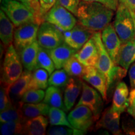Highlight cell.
Masks as SVG:
<instances>
[{
	"label": "cell",
	"mask_w": 135,
	"mask_h": 135,
	"mask_svg": "<svg viewBox=\"0 0 135 135\" xmlns=\"http://www.w3.org/2000/svg\"><path fill=\"white\" fill-rule=\"evenodd\" d=\"M114 11L99 3L81 0L76 16L78 23L96 32L110 24Z\"/></svg>",
	"instance_id": "obj_1"
},
{
	"label": "cell",
	"mask_w": 135,
	"mask_h": 135,
	"mask_svg": "<svg viewBox=\"0 0 135 135\" xmlns=\"http://www.w3.org/2000/svg\"><path fill=\"white\" fill-rule=\"evenodd\" d=\"M23 64L19 53L11 44L6 48L3 63V71L1 83L9 90L11 85L23 73Z\"/></svg>",
	"instance_id": "obj_2"
},
{
	"label": "cell",
	"mask_w": 135,
	"mask_h": 135,
	"mask_svg": "<svg viewBox=\"0 0 135 135\" xmlns=\"http://www.w3.org/2000/svg\"><path fill=\"white\" fill-rule=\"evenodd\" d=\"M116 11L113 26L121 44L134 39L135 26L131 10L119 3Z\"/></svg>",
	"instance_id": "obj_3"
},
{
	"label": "cell",
	"mask_w": 135,
	"mask_h": 135,
	"mask_svg": "<svg viewBox=\"0 0 135 135\" xmlns=\"http://www.w3.org/2000/svg\"><path fill=\"white\" fill-rule=\"evenodd\" d=\"M1 9L4 11L16 28L25 23H36L32 11L20 1L1 0Z\"/></svg>",
	"instance_id": "obj_4"
},
{
	"label": "cell",
	"mask_w": 135,
	"mask_h": 135,
	"mask_svg": "<svg viewBox=\"0 0 135 135\" xmlns=\"http://www.w3.org/2000/svg\"><path fill=\"white\" fill-rule=\"evenodd\" d=\"M93 38L97 45L98 53V59L96 67L105 77L107 81L108 92L112 85L113 78L115 71L116 65L114 63L113 61L112 60L103 43L101 39V31H96L93 35Z\"/></svg>",
	"instance_id": "obj_5"
},
{
	"label": "cell",
	"mask_w": 135,
	"mask_h": 135,
	"mask_svg": "<svg viewBox=\"0 0 135 135\" xmlns=\"http://www.w3.org/2000/svg\"><path fill=\"white\" fill-rule=\"evenodd\" d=\"M44 20L54 25L63 32L71 30L78 23L76 16L58 1L46 13Z\"/></svg>",
	"instance_id": "obj_6"
},
{
	"label": "cell",
	"mask_w": 135,
	"mask_h": 135,
	"mask_svg": "<svg viewBox=\"0 0 135 135\" xmlns=\"http://www.w3.org/2000/svg\"><path fill=\"white\" fill-rule=\"evenodd\" d=\"M37 41L40 46L52 50L64 43L63 33L54 25L44 21L40 25Z\"/></svg>",
	"instance_id": "obj_7"
},
{
	"label": "cell",
	"mask_w": 135,
	"mask_h": 135,
	"mask_svg": "<svg viewBox=\"0 0 135 135\" xmlns=\"http://www.w3.org/2000/svg\"><path fill=\"white\" fill-rule=\"evenodd\" d=\"M40 25L31 22L16 27L14 32L13 45L18 53L26 46L37 41Z\"/></svg>",
	"instance_id": "obj_8"
},
{
	"label": "cell",
	"mask_w": 135,
	"mask_h": 135,
	"mask_svg": "<svg viewBox=\"0 0 135 135\" xmlns=\"http://www.w3.org/2000/svg\"><path fill=\"white\" fill-rule=\"evenodd\" d=\"M68 117L73 128L86 133L98 121L93 111L84 105L76 106Z\"/></svg>",
	"instance_id": "obj_9"
},
{
	"label": "cell",
	"mask_w": 135,
	"mask_h": 135,
	"mask_svg": "<svg viewBox=\"0 0 135 135\" xmlns=\"http://www.w3.org/2000/svg\"><path fill=\"white\" fill-rule=\"evenodd\" d=\"M80 105L88 106L98 119L103 108V98L94 88L82 81L81 95L76 104V106Z\"/></svg>",
	"instance_id": "obj_10"
},
{
	"label": "cell",
	"mask_w": 135,
	"mask_h": 135,
	"mask_svg": "<svg viewBox=\"0 0 135 135\" xmlns=\"http://www.w3.org/2000/svg\"><path fill=\"white\" fill-rule=\"evenodd\" d=\"M63 33L64 42L71 48L80 50L95 32L77 23L71 30Z\"/></svg>",
	"instance_id": "obj_11"
},
{
	"label": "cell",
	"mask_w": 135,
	"mask_h": 135,
	"mask_svg": "<svg viewBox=\"0 0 135 135\" xmlns=\"http://www.w3.org/2000/svg\"><path fill=\"white\" fill-rule=\"evenodd\" d=\"M101 39L106 51L114 63L118 65V55L121 42L114 30L113 25L110 23L101 31Z\"/></svg>",
	"instance_id": "obj_12"
},
{
	"label": "cell",
	"mask_w": 135,
	"mask_h": 135,
	"mask_svg": "<svg viewBox=\"0 0 135 135\" xmlns=\"http://www.w3.org/2000/svg\"><path fill=\"white\" fill-rule=\"evenodd\" d=\"M121 113L114 110L112 107L106 109L98 121H97L95 128H103L110 131L112 134H121L120 129Z\"/></svg>",
	"instance_id": "obj_13"
},
{
	"label": "cell",
	"mask_w": 135,
	"mask_h": 135,
	"mask_svg": "<svg viewBox=\"0 0 135 135\" xmlns=\"http://www.w3.org/2000/svg\"><path fill=\"white\" fill-rule=\"evenodd\" d=\"M83 79L101 94L104 101L108 99V85L105 77L96 66H87Z\"/></svg>",
	"instance_id": "obj_14"
},
{
	"label": "cell",
	"mask_w": 135,
	"mask_h": 135,
	"mask_svg": "<svg viewBox=\"0 0 135 135\" xmlns=\"http://www.w3.org/2000/svg\"><path fill=\"white\" fill-rule=\"evenodd\" d=\"M32 71L25 70L19 78L10 87L9 93L13 103L21 101L25 93L30 89Z\"/></svg>",
	"instance_id": "obj_15"
},
{
	"label": "cell",
	"mask_w": 135,
	"mask_h": 135,
	"mask_svg": "<svg viewBox=\"0 0 135 135\" xmlns=\"http://www.w3.org/2000/svg\"><path fill=\"white\" fill-rule=\"evenodd\" d=\"M75 56L86 66H96L98 59V53L93 36L78 51Z\"/></svg>",
	"instance_id": "obj_16"
},
{
	"label": "cell",
	"mask_w": 135,
	"mask_h": 135,
	"mask_svg": "<svg viewBox=\"0 0 135 135\" xmlns=\"http://www.w3.org/2000/svg\"><path fill=\"white\" fill-rule=\"evenodd\" d=\"M129 89L125 83H118L114 91L112 108L121 113L127 111L129 105Z\"/></svg>",
	"instance_id": "obj_17"
},
{
	"label": "cell",
	"mask_w": 135,
	"mask_h": 135,
	"mask_svg": "<svg viewBox=\"0 0 135 135\" xmlns=\"http://www.w3.org/2000/svg\"><path fill=\"white\" fill-rule=\"evenodd\" d=\"M49 123L46 116L41 115L27 119L23 123L22 134L44 135L46 134Z\"/></svg>",
	"instance_id": "obj_18"
},
{
	"label": "cell",
	"mask_w": 135,
	"mask_h": 135,
	"mask_svg": "<svg viewBox=\"0 0 135 135\" xmlns=\"http://www.w3.org/2000/svg\"><path fill=\"white\" fill-rule=\"evenodd\" d=\"M56 70L63 68L66 62L74 56L78 50L71 48L64 42L56 48L48 50Z\"/></svg>",
	"instance_id": "obj_19"
},
{
	"label": "cell",
	"mask_w": 135,
	"mask_h": 135,
	"mask_svg": "<svg viewBox=\"0 0 135 135\" xmlns=\"http://www.w3.org/2000/svg\"><path fill=\"white\" fill-rule=\"evenodd\" d=\"M82 88V81L78 78H70L64 91V103L68 112L75 104Z\"/></svg>",
	"instance_id": "obj_20"
},
{
	"label": "cell",
	"mask_w": 135,
	"mask_h": 135,
	"mask_svg": "<svg viewBox=\"0 0 135 135\" xmlns=\"http://www.w3.org/2000/svg\"><path fill=\"white\" fill-rule=\"evenodd\" d=\"M40 45L35 41L25 48L19 53L22 64L25 70L33 71L38 67V54Z\"/></svg>",
	"instance_id": "obj_21"
},
{
	"label": "cell",
	"mask_w": 135,
	"mask_h": 135,
	"mask_svg": "<svg viewBox=\"0 0 135 135\" xmlns=\"http://www.w3.org/2000/svg\"><path fill=\"white\" fill-rule=\"evenodd\" d=\"M15 26L4 11H0V38L5 48L12 44Z\"/></svg>",
	"instance_id": "obj_22"
},
{
	"label": "cell",
	"mask_w": 135,
	"mask_h": 135,
	"mask_svg": "<svg viewBox=\"0 0 135 135\" xmlns=\"http://www.w3.org/2000/svg\"><path fill=\"white\" fill-rule=\"evenodd\" d=\"M135 62V38L121 44L118 59V65L128 70Z\"/></svg>",
	"instance_id": "obj_23"
},
{
	"label": "cell",
	"mask_w": 135,
	"mask_h": 135,
	"mask_svg": "<svg viewBox=\"0 0 135 135\" xmlns=\"http://www.w3.org/2000/svg\"><path fill=\"white\" fill-rule=\"evenodd\" d=\"M43 103L48 104L50 107L58 108L66 111L64 97H63L62 93V89L60 88L53 86H50L47 88Z\"/></svg>",
	"instance_id": "obj_24"
},
{
	"label": "cell",
	"mask_w": 135,
	"mask_h": 135,
	"mask_svg": "<svg viewBox=\"0 0 135 135\" xmlns=\"http://www.w3.org/2000/svg\"><path fill=\"white\" fill-rule=\"evenodd\" d=\"M50 106L45 103H23L21 107L22 113L25 121L36 116H48Z\"/></svg>",
	"instance_id": "obj_25"
},
{
	"label": "cell",
	"mask_w": 135,
	"mask_h": 135,
	"mask_svg": "<svg viewBox=\"0 0 135 135\" xmlns=\"http://www.w3.org/2000/svg\"><path fill=\"white\" fill-rule=\"evenodd\" d=\"M23 103H24L20 101L13 103L12 106L5 110L1 111L0 114V122L21 121L24 123L25 121L21 111V107Z\"/></svg>",
	"instance_id": "obj_26"
},
{
	"label": "cell",
	"mask_w": 135,
	"mask_h": 135,
	"mask_svg": "<svg viewBox=\"0 0 135 135\" xmlns=\"http://www.w3.org/2000/svg\"><path fill=\"white\" fill-rule=\"evenodd\" d=\"M49 73L46 70L37 68L32 71V78L30 85V89H46L49 86Z\"/></svg>",
	"instance_id": "obj_27"
},
{
	"label": "cell",
	"mask_w": 135,
	"mask_h": 135,
	"mask_svg": "<svg viewBox=\"0 0 135 135\" xmlns=\"http://www.w3.org/2000/svg\"><path fill=\"white\" fill-rule=\"evenodd\" d=\"M86 67L74 55L66 62L63 69L70 76L83 78L86 73Z\"/></svg>",
	"instance_id": "obj_28"
},
{
	"label": "cell",
	"mask_w": 135,
	"mask_h": 135,
	"mask_svg": "<svg viewBox=\"0 0 135 135\" xmlns=\"http://www.w3.org/2000/svg\"><path fill=\"white\" fill-rule=\"evenodd\" d=\"M66 111L58 108L50 107L48 114L49 123L51 126H67L73 128Z\"/></svg>",
	"instance_id": "obj_29"
},
{
	"label": "cell",
	"mask_w": 135,
	"mask_h": 135,
	"mask_svg": "<svg viewBox=\"0 0 135 135\" xmlns=\"http://www.w3.org/2000/svg\"><path fill=\"white\" fill-rule=\"evenodd\" d=\"M38 67L46 70L50 75L53 73L56 69L48 50L41 46L39 48L38 54Z\"/></svg>",
	"instance_id": "obj_30"
},
{
	"label": "cell",
	"mask_w": 135,
	"mask_h": 135,
	"mask_svg": "<svg viewBox=\"0 0 135 135\" xmlns=\"http://www.w3.org/2000/svg\"><path fill=\"white\" fill-rule=\"evenodd\" d=\"M70 79V76L64 69H58L54 71L49 77V86L65 88Z\"/></svg>",
	"instance_id": "obj_31"
},
{
	"label": "cell",
	"mask_w": 135,
	"mask_h": 135,
	"mask_svg": "<svg viewBox=\"0 0 135 135\" xmlns=\"http://www.w3.org/2000/svg\"><path fill=\"white\" fill-rule=\"evenodd\" d=\"M86 132L71 128L67 126H51L48 129L46 134L48 135H82Z\"/></svg>",
	"instance_id": "obj_32"
},
{
	"label": "cell",
	"mask_w": 135,
	"mask_h": 135,
	"mask_svg": "<svg viewBox=\"0 0 135 135\" xmlns=\"http://www.w3.org/2000/svg\"><path fill=\"white\" fill-rule=\"evenodd\" d=\"M23 123L21 121H8L1 123V133L3 135L22 134Z\"/></svg>",
	"instance_id": "obj_33"
},
{
	"label": "cell",
	"mask_w": 135,
	"mask_h": 135,
	"mask_svg": "<svg viewBox=\"0 0 135 135\" xmlns=\"http://www.w3.org/2000/svg\"><path fill=\"white\" fill-rule=\"evenodd\" d=\"M45 97L44 89H31L25 93L21 101L24 103H38L43 101Z\"/></svg>",
	"instance_id": "obj_34"
},
{
	"label": "cell",
	"mask_w": 135,
	"mask_h": 135,
	"mask_svg": "<svg viewBox=\"0 0 135 135\" xmlns=\"http://www.w3.org/2000/svg\"><path fill=\"white\" fill-rule=\"evenodd\" d=\"M23 4H25L32 11L35 15L36 23L41 25L44 22V19L42 16L41 11V4L40 0H21Z\"/></svg>",
	"instance_id": "obj_35"
},
{
	"label": "cell",
	"mask_w": 135,
	"mask_h": 135,
	"mask_svg": "<svg viewBox=\"0 0 135 135\" xmlns=\"http://www.w3.org/2000/svg\"><path fill=\"white\" fill-rule=\"evenodd\" d=\"M13 102L10 98L9 90L1 84L0 90V111H3L12 106Z\"/></svg>",
	"instance_id": "obj_36"
},
{
	"label": "cell",
	"mask_w": 135,
	"mask_h": 135,
	"mask_svg": "<svg viewBox=\"0 0 135 135\" xmlns=\"http://www.w3.org/2000/svg\"><path fill=\"white\" fill-rule=\"evenodd\" d=\"M131 116L126 115L122 120V129L126 134L135 135V119Z\"/></svg>",
	"instance_id": "obj_37"
},
{
	"label": "cell",
	"mask_w": 135,
	"mask_h": 135,
	"mask_svg": "<svg viewBox=\"0 0 135 135\" xmlns=\"http://www.w3.org/2000/svg\"><path fill=\"white\" fill-rule=\"evenodd\" d=\"M57 1L74 15L76 16L78 8L81 0H58Z\"/></svg>",
	"instance_id": "obj_38"
},
{
	"label": "cell",
	"mask_w": 135,
	"mask_h": 135,
	"mask_svg": "<svg viewBox=\"0 0 135 135\" xmlns=\"http://www.w3.org/2000/svg\"><path fill=\"white\" fill-rule=\"evenodd\" d=\"M41 4V11L43 19L47 13L51 9L58 0H40ZM45 21V20H44Z\"/></svg>",
	"instance_id": "obj_39"
},
{
	"label": "cell",
	"mask_w": 135,
	"mask_h": 135,
	"mask_svg": "<svg viewBox=\"0 0 135 135\" xmlns=\"http://www.w3.org/2000/svg\"><path fill=\"white\" fill-rule=\"evenodd\" d=\"M127 112L129 115L135 118V88H132L129 92V105L127 109Z\"/></svg>",
	"instance_id": "obj_40"
},
{
	"label": "cell",
	"mask_w": 135,
	"mask_h": 135,
	"mask_svg": "<svg viewBox=\"0 0 135 135\" xmlns=\"http://www.w3.org/2000/svg\"><path fill=\"white\" fill-rule=\"evenodd\" d=\"M84 1H95V2L99 3L114 11H116L118 5L119 4V0H84Z\"/></svg>",
	"instance_id": "obj_41"
},
{
	"label": "cell",
	"mask_w": 135,
	"mask_h": 135,
	"mask_svg": "<svg viewBox=\"0 0 135 135\" xmlns=\"http://www.w3.org/2000/svg\"><path fill=\"white\" fill-rule=\"evenodd\" d=\"M129 77L131 87L135 88V62L131 66L129 70Z\"/></svg>",
	"instance_id": "obj_42"
},
{
	"label": "cell",
	"mask_w": 135,
	"mask_h": 135,
	"mask_svg": "<svg viewBox=\"0 0 135 135\" xmlns=\"http://www.w3.org/2000/svg\"><path fill=\"white\" fill-rule=\"evenodd\" d=\"M119 3L125 5L131 11L135 12V0H119Z\"/></svg>",
	"instance_id": "obj_43"
},
{
	"label": "cell",
	"mask_w": 135,
	"mask_h": 135,
	"mask_svg": "<svg viewBox=\"0 0 135 135\" xmlns=\"http://www.w3.org/2000/svg\"><path fill=\"white\" fill-rule=\"evenodd\" d=\"M131 14H132L133 20H134V26H135V12L133 11H131Z\"/></svg>",
	"instance_id": "obj_44"
},
{
	"label": "cell",
	"mask_w": 135,
	"mask_h": 135,
	"mask_svg": "<svg viewBox=\"0 0 135 135\" xmlns=\"http://www.w3.org/2000/svg\"><path fill=\"white\" fill-rule=\"evenodd\" d=\"M18 1H21V0H18Z\"/></svg>",
	"instance_id": "obj_45"
}]
</instances>
